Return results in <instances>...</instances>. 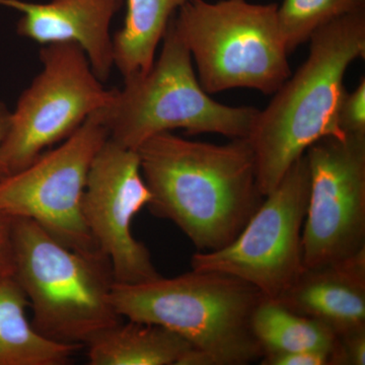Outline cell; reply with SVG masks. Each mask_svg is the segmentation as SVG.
Wrapping results in <instances>:
<instances>
[{"instance_id": "cell-22", "label": "cell", "mask_w": 365, "mask_h": 365, "mask_svg": "<svg viewBox=\"0 0 365 365\" xmlns=\"http://www.w3.org/2000/svg\"><path fill=\"white\" fill-rule=\"evenodd\" d=\"M14 261L11 241V218L0 216V278L14 275Z\"/></svg>"}, {"instance_id": "cell-8", "label": "cell", "mask_w": 365, "mask_h": 365, "mask_svg": "<svg viewBox=\"0 0 365 365\" xmlns=\"http://www.w3.org/2000/svg\"><path fill=\"white\" fill-rule=\"evenodd\" d=\"M309 189L304 155L264 197L237 239L217 251H197L191 269L235 276L253 285L265 299H280L306 269L302 237Z\"/></svg>"}, {"instance_id": "cell-19", "label": "cell", "mask_w": 365, "mask_h": 365, "mask_svg": "<svg viewBox=\"0 0 365 365\" xmlns=\"http://www.w3.org/2000/svg\"><path fill=\"white\" fill-rule=\"evenodd\" d=\"M341 130L347 134L365 135V78L360 79L354 91H346L339 108Z\"/></svg>"}, {"instance_id": "cell-3", "label": "cell", "mask_w": 365, "mask_h": 365, "mask_svg": "<svg viewBox=\"0 0 365 365\" xmlns=\"http://www.w3.org/2000/svg\"><path fill=\"white\" fill-rule=\"evenodd\" d=\"M263 294L228 274L194 270L134 284L114 283L112 306L124 319L155 324L188 341L196 365H247L263 350L252 321Z\"/></svg>"}, {"instance_id": "cell-9", "label": "cell", "mask_w": 365, "mask_h": 365, "mask_svg": "<svg viewBox=\"0 0 365 365\" xmlns=\"http://www.w3.org/2000/svg\"><path fill=\"white\" fill-rule=\"evenodd\" d=\"M108 138L98 110L56 148L0 180V216L33 220L67 248L100 251L81 200L91 163Z\"/></svg>"}, {"instance_id": "cell-17", "label": "cell", "mask_w": 365, "mask_h": 365, "mask_svg": "<svg viewBox=\"0 0 365 365\" xmlns=\"http://www.w3.org/2000/svg\"><path fill=\"white\" fill-rule=\"evenodd\" d=\"M252 328L263 356L302 350H325L332 354L337 341V334L330 327L295 313L275 299L262 300Z\"/></svg>"}, {"instance_id": "cell-13", "label": "cell", "mask_w": 365, "mask_h": 365, "mask_svg": "<svg viewBox=\"0 0 365 365\" xmlns=\"http://www.w3.org/2000/svg\"><path fill=\"white\" fill-rule=\"evenodd\" d=\"M278 300L337 335L365 329V250L332 265L304 269Z\"/></svg>"}, {"instance_id": "cell-4", "label": "cell", "mask_w": 365, "mask_h": 365, "mask_svg": "<svg viewBox=\"0 0 365 365\" xmlns=\"http://www.w3.org/2000/svg\"><path fill=\"white\" fill-rule=\"evenodd\" d=\"M14 276L48 339L86 347L123 318L112 306L115 279L101 251L67 248L33 220L11 218Z\"/></svg>"}, {"instance_id": "cell-21", "label": "cell", "mask_w": 365, "mask_h": 365, "mask_svg": "<svg viewBox=\"0 0 365 365\" xmlns=\"http://www.w3.org/2000/svg\"><path fill=\"white\" fill-rule=\"evenodd\" d=\"M260 361L262 365H331V352L325 350H302L265 355Z\"/></svg>"}, {"instance_id": "cell-16", "label": "cell", "mask_w": 365, "mask_h": 365, "mask_svg": "<svg viewBox=\"0 0 365 365\" xmlns=\"http://www.w3.org/2000/svg\"><path fill=\"white\" fill-rule=\"evenodd\" d=\"M190 0H126L123 26L113 36V58L124 79L146 73L173 16Z\"/></svg>"}, {"instance_id": "cell-20", "label": "cell", "mask_w": 365, "mask_h": 365, "mask_svg": "<svg viewBox=\"0 0 365 365\" xmlns=\"http://www.w3.org/2000/svg\"><path fill=\"white\" fill-rule=\"evenodd\" d=\"M365 364V329L337 335L331 365Z\"/></svg>"}, {"instance_id": "cell-6", "label": "cell", "mask_w": 365, "mask_h": 365, "mask_svg": "<svg viewBox=\"0 0 365 365\" xmlns=\"http://www.w3.org/2000/svg\"><path fill=\"white\" fill-rule=\"evenodd\" d=\"M277 4L190 0L173 21L206 93L251 88L273 95L292 76Z\"/></svg>"}, {"instance_id": "cell-7", "label": "cell", "mask_w": 365, "mask_h": 365, "mask_svg": "<svg viewBox=\"0 0 365 365\" xmlns=\"http://www.w3.org/2000/svg\"><path fill=\"white\" fill-rule=\"evenodd\" d=\"M40 60L42 71L11 111L0 150L9 175L66 140L114 96L115 88H105L86 53L74 43L45 45Z\"/></svg>"}, {"instance_id": "cell-12", "label": "cell", "mask_w": 365, "mask_h": 365, "mask_svg": "<svg viewBox=\"0 0 365 365\" xmlns=\"http://www.w3.org/2000/svg\"><path fill=\"white\" fill-rule=\"evenodd\" d=\"M124 0H0V6L14 9L21 16L16 24L21 37L45 46L74 43L86 53L96 76L103 83L114 67L113 19Z\"/></svg>"}, {"instance_id": "cell-14", "label": "cell", "mask_w": 365, "mask_h": 365, "mask_svg": "<svg viewBox=\"0 0 365 365\" xmlns=\"http://www.w3.org/2000/svg\"><path fill=\"white\" fill-rule=\"evenodd\" d=\"M91 365H196L191 344L169 329L123 319L91 341Z\"/></svg>"}, {"instance_id": "cell-10", "label": "cell", "mask_w": 365, "mask_h": 365, "mask_svg": "<svg viewBox=\"0 0 365 365\" xmlns=\"http://www.w3.org/2000/svg\"><path fill=\"white\" fill-rule=\"evenodd\" d=\"M304 155L309 189L302 259L304 268L314 269L365 250V135L325 137Z\"/></svg>"}, {"instance_id": "cell-11", "label": "cell", "mask_w": 365, "mask_h": 365, "mask_svg": "<svg viewBox=\"0 0 365 365\" xmlns=\"http://www.w3.org/2000/svg\"><path fill=\"white\" fill-rule=\"evenodd\" d=\"M137 150L108 138L86 179L81 211L98 250L111 263L115 283L134 284L160 277L151 254L132 234V223L150 202Z\"/></svg>"}, {"instance_id": "cell-1", "label": "cell", "mask_w": 365, "mask_h": 365, "mask_svg": "<svg viewBox=\"0 0 365 365\" xmlns=\"http://www.w3.org/2000/svg\"><path fill=\"white\" fill-rule=\"evenodd\" d=\"M137 153L151 194L146 207L174 222L198 252L234 242L263 202L247 138L212 144L165 132Z\"/></svg>"}, {"instance_id": "cell-5", "label": "cell", "mask_w": 365, "mask_h": 365, "mask_svg": "<svg viewBox=\"0 0 365 365\" xmlns=\"http://www.w3.org/2000/svg\"><path fill=\"white\" fill-rule=\"evenodd\" d=\"M162 44L150 71L124 79L123 88H115L111 102L100 110L109 139L137 150L151 137L175 129L248 138L260 110L230 107L209 97L173 19Z\"/></svg>"}, {"instance_id": "cell-23", "label": "cell", "mask_w": 365, "mask_h": 365, "mask_svg": "<svg viewBox=\"0 0 365 365\" xmlns=\"http://www.w3.org/2000/svg\"><path fill=\"white\" fill-rule=\"evenodd\" d=\"M11 113V110H9L6 105L0 102V150H1L2 143L6 139L7 131H9ZM7 175H9V172H7L6 165L2 162L1 155H0V180L4 179Z\"/></svg>"}, {"instance_id": "cell-18", "label": "cell", "mask_w": 365, "mask_h": 365, "mask_svg": "<svg viewBox=\"0 0 365 365\" xmlns=\"http://www.w3.org/2000/svg\"><path fill=\"white\" fill-rule=\"evenodd\" d=\"M365 9V0H282L277 23L288 53L309 42L319 28L341 16Z\"/></svg>"}, {"instance_id": "cell-15", "label": "cell", "mask_w": 365, "mask_h": 365, "mask_svg": "<svg viewBox=\"0 0 365 365\" xmlns=\"http://www.w3.org/2000/svg\"><path fill=\"white\" fill-rule=\"evenodd\" d=\"M28 299L14 275L0 278V365H64L83 347L48 339L26 317Z\"/></svg>"}, {"instance_id": "cell-2", "label": "cell", "mask_w": 365, "mask_h": 365, "mask_svg": "<svg viewBox=\"0 0 365 365\" xmlns=\"http://www.w3.org/2000/svg\"><path fill=\"white\" fill-rule=\"evenodd\" d=\"M309 42L306 61L259 111L247 138L264 197L312 144L325 137L346 136L338 115L346 71L365 57V9L322 26Z\"/></svg>"}]
</instances>
